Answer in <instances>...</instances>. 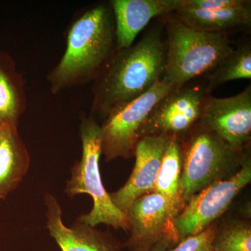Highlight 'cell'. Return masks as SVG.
I'll return each mask as SVG.
<instances>
[{
  "mask_svg": "<svg viewBox=\"0 0 251 251\" xmlns=\"http://www.w3.org/2000/svg\"><path fill=\"white\" fill-rule=\"evenodd\" d=\"M171 138L166 135H148L137 143L131 175L122 188L110 193L112 203L126 215L136 200L153 192L162 158Z\"/></svg>",
  "mask_w": 251,
  "mask_h": 251,
  "instance_id": "11",
  "label": "cell"
},
{
  "mask_svg": "<svg viewBox=\"0 0 251 251\" xmlns=\"http://www.w3.org/2000/svg\"><path fill=\"white\" fill-rule=\"evenodd\" d=\"M247 0H184L181 7L199 11H214L240 6Z\"/></svg>",
  "mask_w": 251,
  "mask_h": 251,
  "instance_id": "21",
  "label": "cell"
},
{
  "mask_svg": "<svg viewBox=\"0 0 251 251\" xmlns=\"http://www.w3.org/2000/svg\"><path fill=\"white\" fill-rule=\"evenodd\" d=\"M166 50L160 28L149 31L134 45L115 49L92 81L90 116L103 121L150 90L164 76Z\"/></svg>",
  "mask_w": 251,
  "mask_h": 251,
  "instance_id": "1",
  "label": "cell"
},
{
  "mask_svg": "<svg viewBox=\"0 0 251 251\" xmlns=\"http://www.w3.org/2000/svg\"><path fill=\"white\" fill-rule=\"evenodd\" d=\"M213 251H251V223L231 219L217 227Z\"/></svg>",
  "mask_w": 251,
  "mask_h": 251,
  "instance_id": "19",
  "label": "cell"
},
{
  "mask_svg": "<svg viewBox=\"0 0 251 251\" xmlns=\"http://www.w3.org/2000/svg\"><path fill=\"white\" fill-rule=\"evenodd\" d=\"M116 49L111 6L99 3L80 10L66 31V49L50 72L47 80L52 94L92 82Z\"/></svg>",
  "mask_w": 251,
  "mask_h": 251,
  "instance_id": "2",
  "label": "cell"
},
{
  "mask_svg": "<svg viewBox=\"0 0 251 251\" xmlns=\"http://www.w3.org/2000/svg\"><path fill=\"white\" fill-rule=\"evenodd\" d=\"M163 17L167 32L164 76L176 88L211 72L233 51L226 34L193 29L174 14Z\"/></svg>",
  "mask_w": 251,
  "mask_h": 251,
  "instance_id": "4",
  "label": "cell"
},
{
  "mask_svg": "<svg viewBox=\"0 0 251 251\" xmlns=\"http://www.w3.org/2000/svg\"><path fill=\"white\" fill-rule=\"evenodd\" d=\"M199 123L238 150L249 148L251 137V87L227 98L206 95Z\"/></svg>",
  "mask_w": 251,
  "mask_h": 251,
  "instance_id": "9",
  "label": "cell"
},
{
  "mask_svg": "<svg viewBox=\"0 0 251 251\" xmlns=\"http://www.w3.org/2000/svg\"><path fill=\"white\" fill-rule=\"evenodd\" d=\"M251 1L228 9L199 11L180 7L174 13L180 21L197 30L223 33L232 29L250 27Z\"/></svg>",
  "mask_w": 251,
  "mask_h": 251,
  "instance_id": "15",
  "label": "cell"
},
{
  "mask_svg": "<svg viewBox=\"0 0 251 251\" xmlns=\"http://www.w3.org/2000/svg\"><path fill=\"white\" fill-rule=\"evenodd\" d=\"M26 108L27 97L23 75L13 57L0 50V124L19 125Z\"/></svg>",
  "mask_w": 251,
  "mask_h": 251,
  "instance_id": "16",
  "label": "cell"
},
{
  "mask_svg": "<svg viewBox=\"0 0 251 251\" xmlns=\"http://www.w3.org/2000/svg\"><path fill=\"white\" fill-rule=\"evenodd\" d=\"M44 202L47 228L62 251H121L125 248V244L112 234L77 219L70 227L66 226L60 204L51 193H46Z\"/></svg>",
  "mask_w": 251,
  "mask_h": 251,
  "instance_id": "12",
  "label": "cell"
},
{
  "mask_svg": "<svg viewBox=\"0 0 251 251\" xmlns=\"http://www.w3.org/2000/svg\"><path fill=\"white\" fill-rule=\"evenodd\" d=\"M183 138L180 195L185 205L204 188L237 173L249 148L236 150L199 122Z\"/></svg>",
  "mask_w": 251,
  "mask_h": 251,
  "instance_id": "3",
  "label": "cell"
},
{
  "mask_svg": "<svg viewBox=\"0 0 251 251\" xmlns=\"http://www.w3.org/2000/svg\"><path fill=\"white\" fill-rule=\"evenodd\" d=\"M163 76L148 92L109 115L100 125L102 154L106 162L134 156L140 130L155 105L176 89Z\"/></svg>",
  "mask_w": 251,
  "mask_h": 251,
  "instance_id": "6",
  "label": "cell"
},
{
  "mask_svg": "<svg viewBox=\"0 0 251 251\" xmlns=\"http://www.w3.org/2000/svg\"><path fill=\"white\" fill-rule=\"evenodd\" d=\"M176 244H178L177 238L171 234L162 239L148 251H166L174 247Z\"/></svg>",
  "mask_w": 251,
  "mask_h": 251,
  "instance_id": "22",
  "label": "cell"
},
{
  "mask_svg": "<svg viewBox=\"0 0 251 251\" xmlns=\"http://www.w3.org/2000/svg\"><path fill=\"white\" fill-rule=\"evenodd\" d=\"M204 87H181L166 94L155 105L140 130V139L166 135L181 139L201 118Z\"/></svg>",
  "mask_w": 251,
  "mask_h": 251,
  "instance_id": "8",
  "label": "cell"
},
{
  "mask_svg": "<svg viewBox=\"0 0 251 251\" xmlns=\"http://www.w3.org/2000/svg\"><path fill=\"white\" fill-rule=\"evenodd\" d=\"M251 181V160L248 150L239 171L216 181L193 196L173 221L178 243L202 232L228 209L234 198Z\"/></svg>",
  "mask_w": 251,
  "mask_h": 251,
  "instance_id": "7",
  "label": "cell"
},
{
  "mask_svg": "<svg viewBox=\"0 0 251 251\" xmlns=\"http://www.w3.org/2000/svg\"><path fill=\"white\" fill-rule=\"evenodd\" d=\"M29 167L30 156L18 125L0 124V200L6 199L19 186Z\"/></svg>",
  "mask_w": 251,
  "mask_h": 251,
  "instance_id": "14",
  "label": "cell"
},
{
  "mask_svg": "<svg viewBox=\"0 0 251 251\" xmlns=\"http://www.w3.org/2000/svg\"><path fill=\"white\" fill-rule=\"evenodd\" d=\"M182 150L179 138L171 137L162 158L153 192L166 198L175 216L184 208L180 195Z\"/></svg>",
  "mask_w": 251,
  "mask_h": 251,
  "instance_id": "17",
  "label": "cell"
},
{
  "mask_svg": "<svg viewBox=\"0 0 251 251\" xmlns=\"http://www.w3.org/2000/svg\"><path fill=\"white\" fill-rule=\"evenodd\" d=\"M251 78V48L250 44L234 49L208 76L207 85L204 87L209 94L216 87L229 81Z\"/></svg>",
  "mask_w": 251,
  "mask_h": 251,
  "instance_id": "18",
  "label": "cell"
},
{
  "mask_svg": "<svg viewBox=\"0 0 251 251\" xmlns=\"http://www.w3.org/2000/svg\"><path fill=\"white\" fill-rule=\"evenodd\" d=\"M79 133L82 143V157L80 161L74 163L71 170V178L67 181L64 193L71 198L77 195H89L93 199L94 205L90 212L77 219L92 227L105 224L115 229L128 230L126 215L112 203L100 176V125L93 117L83 114L80 115Z\"/></svg>",
  "mask_w": 251,
  "mask_h": 251,
  "instance_id": "5",
  "label": "cell"
},
{
  "mask_svg": "<svg viewBox=\"0 0 251 251\" xmlns=\"http://www.w3.org/2000/svg\"><path fill=\"white\" fill-rule=\"evenodd\" d=\"M217 229L212 224L202 232L196 235L189 236L166 251H213L212 243Z\"/></svg>",
  "mask_w": 251,
  "mask_h": 251,
  "instance_id": "20",
  "label": "cell"
},
{
  "mask_svg": "<svg viewBox=\"0 0 251 251\" xmlns=\"http://www.w3.org/2000/svg\"><path fill=\"white\" fill-rule=\"evenodd\" d=\"M184 0H112L116 49L130 47L140 31L157 16L174 14Z\"/></svg>",
  "mask_w": 251,
  "mask_h": 251,
  "instance_id": "13",
  "label": "cell"
},
{
  "mask_svg": "<svg viewBox=\"0 0 251 251\" xmlns=\"http://www.w3.org/2000/svg\"><path fill=\"white\" fill-rule=\"evenodd\" d=\"M126 216L130 233L125 248L128 251H148L167 236L176 237L173 229L176 216L166 198L158 193L151 192L138 198Z\"/></svg>",
  "mask_w": 251,
  "mask_h": 251,
  "instance_id": "10",
  "label": "cell"
}]
</instances>
